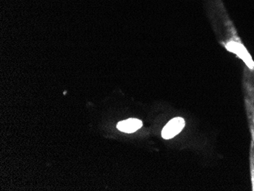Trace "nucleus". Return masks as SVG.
<instances>
[{
  "instance_id": "f257e3e1",
  "label": "nucleus",
  "mask_w": 254,
  "mask_h": 191,
  "mask_svg": "<svg viewBox=\"0 0 254 191\" xmlns=\"http://www.w3.org/2000/svg\"><path fill=\"white\" fill-rule=\"evenodd\" d=\"M184 126H185V121L182 118H174L165 125L161 132V136L165 139L175 137L182 131Z\"/></svg>"
},
{
  "instance_id": "f03ea898",
  "label": "nucleus",
  "mask_w": 254,
  "mask_h": 191,
  "mask_svg": "<svg viewBox=\"0 0 254 191\" xmlns=\"http://www.w3.org/2000/svg\"><path fill=\"white\" fill-rule=\"evenodd\" d=\"M142 126V122L140 120L129 118V119L118 123L117 127L122 132L132 133V132L138 130V129H140Z\"/></svg>"
},
{
  "instance_id": "7ed1b4c3",
  "label": "nucleus",
  "mask_w": 254,
  "mask_h": 191,
  "mask_svg": "<svg viewBox=\"0 0 254 191\" xmlns=\"http://www.w3.org/2000/svg\"><path fill=\"white\" fill-rule=\"evenodd\" d=\"M227 48L229 51H233L235 54H238L240 58H242L250 67H251V68L254 67V64L250 58L249 54H248L243 46H241L238 43L231 42L227 45Z\"/></svg>"
}]
</instances>
